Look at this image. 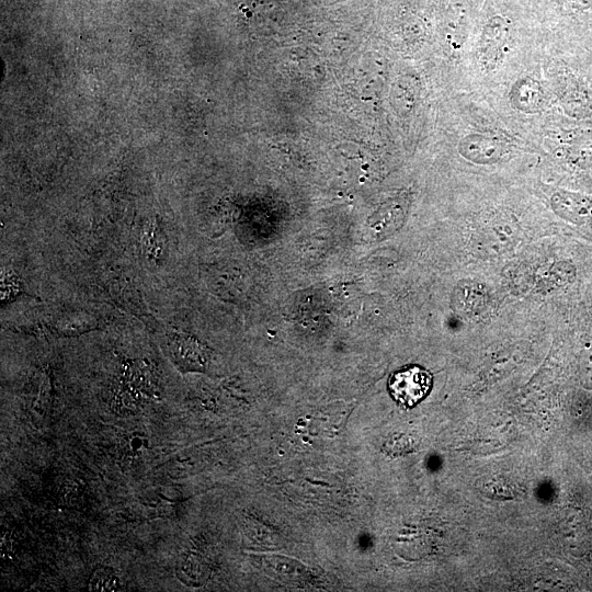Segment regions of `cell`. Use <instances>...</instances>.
Returning <instances> with one entry per match:
<instances>
[{
    "instance_id": "6da1fadb",
    "label": "cell",
    "mask_w": 592,
    "mask_h": 592,
    "mask_svg": "<svg viewBox=\"0 0 592 592\" xmlns=\"http://www.w3.org/2000/svg\"><path fill=\"white\" fill-rule=\"evenodd\" d=\"M156 387V376L149 364L127 360L122 365L111 407L118 414L135 413L144 399L155 396Z\"/></svg>"
},
{
    "instance_id": "7a4b0ae2",
    "label": "cell",
    "mask_w": 592,
    "mask_h": 592,
    "mask_svg": "<svg viewBox=\"0 0 592 592\" xmlns=\"http://www.w3.org/2000/svg\"><path fill=\"white\" fill-rule=\"evenodd\" d=\"M170 358L182 373L205 372L209 364L210 351L196 338L172 331L167 338Z\"/></svg>"
},
{
    "instance_id": "3957f363",
    "label": "cell",
    "mask_w": 592,
    "mask_h": 592,
    "mask_svg": "<svg viewBox=\"0 0 592 592\" xmlns=\"http://www.w3.org/2000/svg\"><path fill=\"white\" fill-rule=\"evenodd\" d=\"M431 374L421 367L412 366L395 373L389 379V390L400 403L411 407L429 392Z\"/></svg>"
},
{
    "instance_id": "277c9868",
    "label": "cell",
    "mask_w": 592,
    "mask_h": 592,
    "mask_svg": "<svg viewBox=\"0 0 592 592\" xmlns=\"http://www.w3.org/2000/svg\"><path fill=\"white\" fill-rule=\"evenodd\" d=\"M509 27L502 19L492 20L483 30L477 47V60L485 71L494 70L508 52Z\"/></svg>"
},
{
    "instance_id": "5b68a950",
    "label": "cell",
    "mask_w": 592,
    "mask_h": 592,
    "mask_svg": "<svg viewBox=\"0 0 592 592\" xmlns=\"http://www.w3.org/2000/svg\"><path fill=\"white\" fill-rule=\"evenodd\" d=\"M463 157L476 163H493L509 152L506 144L494 137L471 134L458 144Z\"/></svg>"
},
{
    "instance_id": "8992f818",
    "label": "cell",
    "mask_w": 592,
    "mask_h": 592,
    "mask_svg": "<svg viewBox=\"0 0 592 592\" xmlns=\"http://www.w3.org/2000/svg\"><path fill=\"white\" fill-rule=\"evenodd\" d=\"M555 210L569 220L581 223L592 218V198L585 195L560 191L551 198Z\"/></svg>"
},
{
    "instance_id": "52a82bcc",
    "label": "cell",
    "mask_w": 592,
    "mask_h": 592,
    "mask_svg": "<svg viewBox=\"0 0 592 592\" xmlns=\"http://www.w3.org/2000/svg\"><path fill=\"white\" fill-rule=\"evenodd\" d=\"M510 100L516 110L534 113L544 105V90L538 81L522 78L512 87Z\"/></svg>"
},
{
    "instance_id": "ba28073f",
    "label": "cell",
    "mask_w": 592,
    "mask_h": 592,
    "mask_svg": "<svg viewBox=\"0 0 592 592\" xmlns=\"http://www.w3.org/2000/svg\"><path fill=\"white\" fill-rule=\"evenodd\" d=\"M568 115L587 117L592 115V92L581 87L567 89L560 98Z\"/></svg>"
},
{
    "instance_id": "9c48e42d",
    "label": "cell",
    "mask_w": 592,
    "mask_h": 592,
    "mask_svg": "<svg viewBox=\"0 0 592 592\" xmlns=\"http://www.w3.org/2000/svg\"><path fill=\"white\" fill-rule=\"evenodd\" d=\"M125 585L115 571L109 567H98L90 576L89 591H124Z\"/></svg>"
},
{
    "instance_id": "30bf717a",
    "label": "cell",
    "mask_w": 592,
    "mask_h": 592,
    "mask_svg": "<svg viewBox=\"0 0 592 592\" xmlns=\"http://www.w3.org/2000/svg\"><path fill=\"white\" fill-rule=\"evenodd\" d=\"M141 242L144 253L148 259L158 262L163 258L166 239L163 232L156 225L152 224L146 229Z\"/></svg>"
},
{
    "instance_id": "8fae6325",
    "label": "cell",
    "mask_w": 592,
    "mask_h": 592,
    "mask_svg": "<svg viewBox=\"0 0 592 592\" xmlns=\"http://www.w3.org/2000/svg\"><path fill=\"white\" fill-rule=\"evenodd\" d=\"M21 292L20 281L10 272H3L1 276V300L2 304L12 300Z\"/></svg>"
},
{
    "instance_id": "7c38bea8",
    "label": "cell",
    "mask_w": 592,
    "mask_h": 592,
    "mask_svg": "<svg viewBox=\"0 0 592 592\" xmlns=\"http://www.w3.org/2000/svg\"><path fill=\"white\" fill-rule=\"evenodd\" d=\"M128 446L133 453H140L148 447V439L141 433H132L128 436Z\"/></svg>"
}]
</instances>
